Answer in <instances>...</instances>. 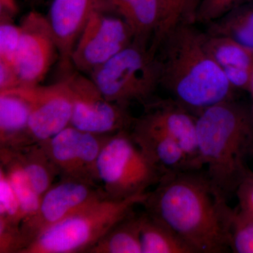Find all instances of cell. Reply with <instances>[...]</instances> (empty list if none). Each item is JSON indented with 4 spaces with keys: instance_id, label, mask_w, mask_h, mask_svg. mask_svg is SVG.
<instances>
[{
    "instance_id": "obj_27",
    "label": "cell",
    "mask_w": 253,
    "mask_h": 253,
    "mask_svg": "<svg viewBox=\"0 0 253 253\" xmlns=\"http://www.w3.org/2000/svg\"><path fill=\"white\" fill-rule=\"evenodd\" d=\"M249 0H201L194 16V23L207 25L231 9Z\"/></svg>"
},
{
    "instance_id": "obj_30",
    "label": "cell",
    "mask_w": 253,
    "mask_h": 253,
    "mask_svg": "<svg viewBox=\"0 0 253 253\" xmlns=\"http://www.w3.org/2000/svg\"><path fill=\"white\" fill-rule=\"evenodd\" d=\"M18 13L16 0H0V16L14 18Z\"/></svg>"
},
{
    "instance_id": "obj_14",
    "label": "cell",
    "mask_w": 253,
    "mask_h": 253,
    "mask_svg": "<svg viewBox=\"0 0 253 253\" xmlns=\"http://www.w3.org/2000/svg\"><path fill=\"white\" fill-rule=\"evenodd\" d=\"M144 106L141 116L174 139L189 158L193 169H202L198 150L197 116L172 98L151 100Z\"/></svg>"
},
{
    "instance_id": "obj_1",
    "label": "cell",
    "mask_w": 253,
    "mask_h": 253,
    "mask_svg": "<svg viewBox=\"0 0 253 253\" xmlns=\"http://www.w3.org/2000/svg\"><path fill=\"white\" fill-rule=\"evenodd\" d=\"M227 201L206 172L189 169L163 176L142 205L196 253H222L230 249L235 213Z\"/></svg>"
},
{
    "instance_id": "obj_11",
    "label": "cell",
    "mask_w": 253,
    "mask_h": 253,
    "mask_svg": "<svg viewBox=\"0 0 253 253\" xmlns=\"http://www.w3.org/2000/svg\"><path fill=\"white\" fill-rule=\"evenodd\" d=\"M21 41L14 66L21 86L41 84L59 57L57 45L47 16L30 11L21 19Z\"/></svg>"
},
{
    "instance_id": "obj_20",
    "label": "cell",
    "mask_w": 253,
    "mask_h": 253,
    "mask_svg": "<svg viewBox=\"0 0 253 253\" xmlns=\"http://www.w3.org/2000/svg\"><path fill=\"white\" fill-rule=\"evenodd\" d=\"M206 26L208 34L225 37L253 49V0L245 1Z\"/></svg>"
},
{
    "instance_id": "obj_3",
    "label": "cell",
    "mask_w": 253,
    "mask_h": 253,
    "mask_svg": "<svg viewBox=\"0 0 253 253\" xmlns=\"http://www.w3.org/2000/svg\"><path fill=\"white\" fill-rule=\"evenodd\" d=\"M196 116L200 166L206 168L209 179L228 199L250 170L246 163L253 145L249 104L228 100Z\"/></svg>"
},
{
    "instance_id": "obj_12",
    "label": "cell",
    "mask_w": 253,
    "mask_h": 253,
    "mask_svg": "<svg viewBox=\"0 0 253 253\" xmlns=\"http://www.w3.org/2000/svg\"><path fill=\"white\" fill-rule=\"evenodd\" d=\"M31 106L29 134L34 143L42 142L71 126L73 100L66 78L49 85L21 86L11 89Z\"/></svg>"
},
{
    "instance_id": "obj_15",
    "label": "cell",
    "mask_w": 253,
    "mask_h": 253,
    "mask_svg": "<svg viewBox=\"0 0 253 253\" xmlns=\"http://www.w3.org/2000/svg\"><path fill=\"white\" fill-rule=\"evenodd\" d=\"M130 133L136 144L163 176L193 169L189 158L174 139L144 116L135 118Z\"/></svg>"
},
{
    "instance_id": "obj_26",
    "label": "cell",
    "mask_w": 253,
    "mask_h": 253,
    "mask_svg": "<svg viewBox=\"0 0 253 253\" xmlns=\"http://www.w3.org/2000/svg\"><path fill=\"white\" fill-rule=\"evenodd\" d=\"M230 250L235 253H253V219L235 209L231 230Z\"/></svg>"
},
{
    "instance_id": "obj_34",
    "label": "cell",
    "mask_w": 253,
    "mask_h": 253,
    "mask_svg": "<svg viewBox=\"0 0 253 253\" xmlns=\"http://www.w3.org/2000/svg\"><path fill=\"white\" fill-rule=\"evenodd\" d=\"M28 2L33 5H38L42 3L44 0H27Z\"/></svg>"
},
{
    "instance_id": "obj_28",
    "label": "cell",
    "mask_w": 253,
    "mask_h": 253,
    "mask_svg": "<svg viewBox=\"0 0 253 253\" xmlns=\"http://www.w3.org/2000/svg\"><path fill=\"white\" fill-rule=\"evenodd\" d=\"M238 200L236 211L244 217L253 219V172L250 169L235 193Z\"/></svg>"
},
{
    "instance_id": "obj_32",
    "label": "cell",
    "mask_w": 253,
    "mask_h": 253,
    "mask_svg": "<svg viewBox=\"0 0 253 253\" xmlns=\"http://www.w3.org/2000/svg\"><path fill=\"white\" fill-rule=\"evenodd\" d=\"M166 9L169 12L179 14L185 9L186 0H162Z\"/></svg>"
},
{
    "instance_id": "obj_36",
    "label": "cell",
    "mask_w": 253,
    "mask_h": 253,
    "mask_svg": "<svg viewBox=\"0 0 253 253\" xmlns=\"http://www.w3.org/2000/svg\"><path fill=\"white\" fill-rule=\"evenodd\" d=\"M186 1H187V0H186Z\"/></svg>"
},
{
    "instance_id": "obj_17",
    "label": "cell",
    "mask_w": 253,
    "mask_h": 253,
    "mask_svg": "<svg viewBox=\"0 0 253 253\" xmlns=\"http://www.w3.org/2000/svg\"><path fill=\"white\" fill-rule=\"evenodd\" d=\"M96 6L122 18L132 30L134 41L151 46L162 20L161 0H98Z\"/></svg>"
},
{
    "instance_id": "obj_6",
    "label": "cell",
    "mask_w": 253,
    "mask_h": 253,
    "mask_svg": "<svg viewBox=\"0 0 253 253\" xmlns=\"http://www.w3.org/2000/svg\"><path fill=\"white\" fill-rule=\"evenodd\" d=\"M96 168L106 199L115 201L145 194L163 176L136 144L130 129L109 136L100 152Z\"/></svg>"
},
{
    "instance_id": "obj_21",
    "label": "cell",
    "mask_w": 253,
    "mask_h": 253,
    "mask_svg": "<svg viewBox=\"0 0 253 253\" xmlns=\"http://www.w3.org/2000/svg\"><path fill=\"white\" fill-rule=\"evenodd\" d=\"M86 253H142L141 214L134 212L120 221Z\"/></svg>"
},
{
    "instance_id": "obj_10",
    "label": "cell",
    "mask_w": 253,
    "mask_h": 253,
    "mask_svg": "<svg viewBox=\"0 0 253 253\" xmlns=\"http://www.w3.org/2000/svg\"><path fill=\"white\" fill-rule=\"evenodd\" d=\"M109 136L86 132L70 126L47 140L39 143L52 161L60 179H74L99 186L96 165Z\"/></svg>"
},
{
    "instance_id": "obj_25",
    "label": "cell",
    "mask_w": 253,
    "mask_h": 253,
    "mask_svg": "<svg viewBox=\"0 0 253 253\" xmlns=\"http://www.w3.org/2000/svg\"><path fill=\"white\" fill-rule=\"evenodd\" d=\"M21 36V26L14 18L0 16V61L14 66Z\"/></svg>"
},
{
    "instance_id": "obj_19",
    "label": "cell",
    "mask_w": 253,
    "mask_h": 253,
    "mask_svg": "<svg viewBox=\"0 0 253 253\" xmlns=\"http://www.w3.org/2000/svg\"><path fill=\"white\" fill-rule=\"evenodd\" d=\"M142 253H196L168 224L146 212L141 213Z\"/></svg>"
},
{
    "instance_id": "obj_9",
    "label": "cell",
    "mask_w": 253,
    "mask_h": 253,
    "mask_svg": "<svg viewBox=\"0 0 253 253\" xmlns=\"http://www.w3.org/2000/svg\"><path fill=\"white\" fill-rule=\"evenodd\" d=\"M104 199L106 197L101 186L74 179H60L42 196L36 212L21 223L22 249L19 253L47 228Z\"/></svg>"
},
{
    "instance_id": "obj_4",
    "label": "cell",
    "mask_w": 253,
    "mask_h": 253,
    "mask_svg": "<svg viewBox=\"0 0 253 253\" xmlns=\"http://www.w3.org/2000/svg\"><path fill=\"white\" fill-rule=\"evenodd\" d=\"M147 192L121 201L104 199L86 206L43 231L21 253H86L113 226L134 212L136 205H142Z\"/></svg>"
},
{
    "instance_id": "obj_31",
    "label": "cell",
    "mask_w": 253,
    "mask_h": 253,
    "mask_svg": "<svg viewBox=\"0 0 253 253\" xmlns=\"http://www.w3.org/2000/svg\"><path fill=\"white\" fill-rule=\"evenodd\" d=\"M201 0H187L182 21L194 23V16Z\"/></svg>"
},
{
    "instance_id": "obj_18",
    "label": "cell",
    "mask_w": 253,
    "mask_h": 253,
    "mask_svg": "<svg viewBox=\"0 0 253 253\" xmlns=\"http://www.w3.org/2000/svg\"><path fill=\"white\" fill-rule=\"evenodd\" d=\"M31 106L13 90L0 91V149L16 150L33 144L29 134Z\"/></svg>"
},
{
    "instance_id": "obj_8",
    "label": "cell",
    "mask_w": 253,
    "mask_h": 253,
    "mask_svg": "<svg viewBox=\"0 0 253 253\" xmlns=\"http://www.w3.org/2000/svg\"><path fill=\"white\" fill-rule=\"evenodd\" d=\"M134 39L132 30L125 20L96 6L73 50V68L90 75L130 45Z\"/></svg>"
},
{
    "instance_id": "obj_16",
    "label": "cell",
    "mask_w": 253,
    "mask_h": 253,
    "mask_svg": "<svg viewBox=\"0 0 253 253\" xmlns=\"http://www.w3.org/2000/svg\"><path fill=\"white\" fill-rule=\"evenodd\" d=\"M205 33V46L231 86L249 91L253 74V49L225 37Z\"/></svg>"
},
{
    "instance_id": "obj_5",
    "label": "cell",
    "mask_w": 253,
    "mask_h": 253,
    "mask_svg": "<svg viewBox=\"0 0 253 253\" xmlns=\"http://www.w3.org/2000/svg\"><path fill=\"white\" fill-rule=\"evenodd\" d=\"M89 76L109 101L145 105L161 86V63L149 45L134 41Z\"/></svg>"
},
{
    "instance_id": "obj_2",
    "label": "cell",
    "mask_w": 253,
    "mask_h": 253,
    "mask_svg": "<svg viewBox=\"0 0 253 253\" xmlns=\"http://www.w3.org/2000/svg\"><path fill=\"white\" fill-rule=\"evenodd\" d=\"M181 21L158 48L161 86L195 115L234 99L236 89L205 46L204 31Z\"/></svg>"
},
{
    "instance_id": "obj_33",
    "label": "cell",
    "mask_w": 253,
    "mask_h": 253,
    "mask_svg": "<svg viewBox=\"0 0 253 253\" xmlns=\"http://www.w3.org/2000/svg\"><path fill=\"white\" fill-rule=\"evenodd\" d=\"M248 93L250 94L251 97V104H249L250 111H251V116H252L253 119V74L252 80H251V85H250L249 91Z\"/></svg>"
},
{
    "instance_id": "obj_7",
    "label": "cell",
    "mask_w": 253,
    "mask_h": 253,
    "mask_svg": "<svg viewBox=\"0 0 253 253\" xmlns=\"http://www.w3.org/2000/svg\"><path fill=\"white\" fill-rule=\"evenodd\" d=\"M64 78L73 100L71 126L101 135L131 129L135 118L129 113V107L106 99L94 82L79 71Z\"/></svg>"
},
{
    "instance_id": "obj_24",
    "label": "cell",
    "mask_w": 253,
    "mask_h": 253,
    "mask_svg": "<svg viewBox=\"0 0 253 253\" xmlns=\"http://www.w3.org/2000/svg\"><path fill=\"white\" fill-rule=\"evenodd\" d=\"M24 215L17 196L0 167V222L21 227Z\"/></svg>"
},
{
    "instance_id": "obj_35",
    "label": "cell",
    "mask_w": 253,
    "mask_h": 253,
    "mask_svg": "<svg viewBox=\"0 0 253 253\" xmlns=\"http://www.w3.org/2000/svg\"><path fill=\"white\" fill-rule=\"evenodd\" d=\"M250 156H252V157L253 158V145L252 148H251V154H250Z\"/></svg>"
},
{
    "instance_id": "obj_23",
    "label": "cell",
    "mask_w": 253,
    "mask_h": 253,
    "mask_svg": "<svg viewBox=\"0 0 253 253\" xmlns=\"http://www.w3.org/2000/svg\"><path fill=\"white\" fill-rule=\"evenodd\" d=\"M0 167L17 196L24 219L30 217L39 207L41 198L33 189L14 150L0 149Z\"/></svg>"
},
{
    "instance_id": "obj_13",
    "label": "cell",
    "mask_w": 253,
    "mask_h": 253,
    "mask_svg": "<svg viewBox=\"0 0 253 253\" xmlns=\"http://www.w3.org/2000/svg\"><path fill=\"white\" fill-rule=\"evenodd\" d=\"M98 0H53L50 6V25L59 53V67L64 77L72 73L75 46Z\"/></svg>"
},
{
    "instance_id": "obj_29",
    "label": "cell",
    "mask_w": 253,
    "mask_h": 253,
    "mask_svg": "<svg viewBox=\"0 0 253 253\" xmlns=\"http://www.w3.org/2000/svg\"><path fill=\"white\" fill-rule=\"evenodd\" d=\"M21 86V81L14 66L0 61V91L11 90Z\"/></svg>"
},
{
    "instance_id": "obj_22",
    "label": "cell",
    "mask_w": 253,
    "mask_h": 253,
    "mask_svg": "<svg viewBox=\"0 0 253 253\" xmlns=\"http://www.w3.org/2000/svg\"><path fill=\"white\" fill-rule=\"evenodd\" d=\"M14 151L33 189L41 198L53 185L54 178L59 176L52 161L41 143H33Z\"/></svg>"
}]
</instances>
